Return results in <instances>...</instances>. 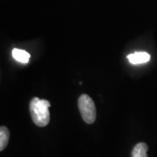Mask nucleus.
<instances>
[{
  "mask_svg": "<svg viewBox=\"0 0 157 157\" xmlns=\"http://www.w3.org/2000/svg\"><path fill=\"white\" fill-rule=\"evenodd\" d=\"M50 103L47 100H41L39 98H34L31 100L29 109L32 120L36 126L43 127L50 122Z\"/></svg>",
  "mask_w": 157,
  "mask_h": 157,
  "instance_id": "f257e3e1",
  "label": "nucleus"
},
{
  "mask_svg": "<svg viewBox=\"0 0 157 157\" xmlns=\"http://www.w3.org/2000/svg\"><path fill=\"white\" fill-rule=\"evenodd\" d=\"M10 131L6 127L2 126L0 127V151H2L9 142Z\"/></svg>",
  "mask_w": 157,
  "mask_h": 157,
  "instance_id": "423d86ee",
  "label": "nucleus"
},
{
  "mask_svg": "<svg viewBox=\"0 0 157 157\" xmlns=\"http://www.w3.org/2000/svg\"><path fill=\"white\" fill-rule=\"evenodd\" d=\"M151 56L146 52H137L127 56V59L132 64H140L147 63L150 60Z\"/></svg>",
  "mask_w": 157,
  "mask_h": 157,
  "instance_id": "7ed1b4c3",
  "label": "nucleus"
},
{
  "mask_svg": "<svg viewBox=\"0 0 157 157\" xmlns=\"http://www.w3.org/2000/svg\"><path fill=\"white\" fill-rule=\"evenodd\" d=\"M13 56L17 61L23 63H27L30 58V54L29 52L16 48L13 50Z\"/></svg>",
  "mask_w": 157,
  "mask_h": 157,
  "instance_id": "39448f33",
  "label": "nucleus"
},
{
  "mask_svg": "<svg viewBox=\"0 0 157 157\" xmlns=\"http://www.w3.org/2000/svg\"><path fill=\"white\" fill-rule=\"evenodd\" d=\"M78 106L83 120L91 124L96 119V107L95 103L87 94H83L78 100Z\"/></svg>",
  "mask_w": 157,
  "mask_h": 157,
  "instance_id": "f03ea898",
  "label": "nucleus"
},
{
  "mask_svg": "<svg viewBox=\"0 0 157 157\" xmlns=\"http://www.w3.org/2000/svg\"><path fill=\"white\" fill-rule=\"evenodd\" d=\"M148 147L145 143H137L132 151V157H148L147 151Z\"/></svg>",
  "mask_w": 157,
  "mask_h": 157,
  "instance_id": "20e7f679",
  "label": "nucleus"
}]
</instances>
